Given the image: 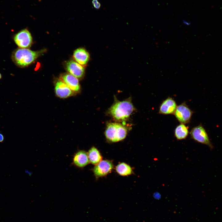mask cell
Returning <instances> with one entry per match:
<instances>
[{"mask_svg": "<svg viewBox=\"0 0 222 222\" xmlns=\"http://www.w3.org/2000/svg\"><path fill=\"white\" fill-rule=\"evenodd\" d=\"M130 99L116 101L109 109L108 113L115 120L124 122L135 110Z\"/></svg>", "mask_w": 222, "mask_h": 222, "instance_id": "obj_1", "label": "cell"}, {"mask_svg": "<svg viewBox=\"0 0 222 222\" xmlns=\"http://www.w3.org/2000/svg\"><path fill=\"white\" fill-rule=\"evenodd\" d=\"M43 52L42 50L34 51L27 48H19L13 51L11 58L13 62L17 66L25 67L35 61Z\"/></svg>", "mask_w": 222, "mask_h": 222, "instance_id": "obj_2", "label": "cell"}, {"mask_svg": "<svg viewBox=\"0 0 222 222\" xmlns=\"http://www.w3.org/2000/svg\"><path fill=\"white\" fill-rule=\"evenodd\" d=\"M128 130L125 124L111 122L107 125L105 135L108 141L116 142L125 139Z\"/></svg>", "mask_w": 222, "mask_h": 222, "instance_id": "obj_3", "label": "cell"}, {"mask_svg": "<svg viewBox=\"0 0 222 222\" xmlns=\"http://www.w3.org/2000/svg\"><path fill=\"white\" fill-rule=\"evenodd\" d=\"M190 135L191 138L195 141L207 146L211 149L213 148L208 134L201 124L193 127L191 130Z\"/></svg>", "mask_w": 222, "mask_h": 222, "instance_id": "obj_4", "label": "cell"}, {"mask_svg": "<svg viewBox=\"0 0 222 222\" xmlns=\"http://www.w3.org/2000/svg\"><path fill=\"white\" fill-rule=\"evenodd\" d=\"M114 168L113 161L104 159L94 165L92 171L95 178L97 179L107 176L112 172Z\"/></svg>", "mask_w": 222, "mask_h": 222, "instance_id": "obj_5", "label": "cell"}, {"mask_svg": "<svg viewBox=\"0 0 222 222\" xmlns=\"http://www.w3.org/2000/svg\"><path fill=\"white\" fill-rule=\"evenodd\" d=\"M193 113V112L184 102L177 106L174 114L180 123L185 124L190 122Z\"/></svg>", "mask_w": 222, "mask_h": 222, "instance_id": "obj_6", "label": "cell"}, {"mask_svg": "<svg viewBox=\"0 0 222 222\" xmlns=\"http://www.w3.org/2000/svg\"><path fill=\"white\" fill-rule=\"evenodd\" d=\"M15 44L19 48H27L32 43V37L27 29H24L16 34L13 37Z\"/></svg>", "mask_w": 222, "mask_h": 222, "instance_id": "obj_7", "label": "cell"}, {"mask_svg": "<svg viewBox=\"0 0 222 222\" xmlns=\"http://www.w3.org/2000/svg\"><path fill=\"white\" fill-rule=\"evenodd\" d=\"M89 163L87 152L83 150L77 151L74 154L72 164L79 168H83Z\"/></svg>", "mask_w": 222, "mask_h": 222, "instance_id": "obj_8", "label": "cell"}, {"mask_svg": "<svg viewBox=\"0 0 222 222\" xmlns=\"http://www.w3.org/2000/svg\"><path fill=\"white\" fill-rule=\"evenodd\" d=\"M60 80L64 83L74 93H78L80 89V85L77 78L69 73L61 75Z\"/></svg>", "mask_w": 222, "mask_h": 222, "instance_id": "obj_9", "label": "cell"}, {"mask_svg": "<svg viewBox=\"0 0 222 222\" xmlns=\"http://www.w3.org/2000/svg\"><path fill=\"white\" fill-rule=\"evenodd\" d=\"M177 106L175 101L171 97H169L161 104L158 113L164 115L174 114Z\"/></svg>", "mask_w": 222, "mask_h": 222, "instance_id": "obj_10", "label": "cell"}, {"mask_svg": "<svg viewBox=\"0 0 222 222\" xmlns=\"http://www.w3.org/2000/svg\"><path fill=\"white\" fill-rule=\"evenodd\" d=\"M55 92L57 97L62 99L67 98L74 93L67 85L60 80L55 83Z\"/></svg>", "mask_w": 222, "mask_h": 222, "instance_id": "obj_11", "label": "cell"}, {"mask_svg": "<svg viewBox=\"0 0 222 222\" xmlns=\"http://www.w3.org/2000/svg\"><path fill=\"white\" fill-rule=\"evenodd\" d=\"M66 69L69 74L78 78H82L84 73V68L79 63L71 60L66 64Z\"/></svg>", "mask_w": 222, "mask_h": 222, "instance_id": "obj_12", "label": "cell"}, {"mask_svg": "<svg viewBox=\"0 0 222 222\" xmlns=\"http://www.w3.org/2000/svg\"><path fill=\"white\" fill-rule=\"evenodd\" d=\"M73 57L77 62L82 66L86 65L89 59L88 53L82 48H78L74 51Z\"/></svg>", "mask_w": 222, "mask_h": 222, "instance_id": "obj_13", "label": "cell"}, {"mask_svg": "<svg viewBox=\"0 0 222 222\" xmlns=\"http://www.w3.org/2000/svg\"><path fill=\"white\" fill-rule=\"evenodd\" d=\"M89 163L96 165L103 159L102 156L99 150L95 147L92 146L87 152Z\"/></svg>", "mask_w": 222, "mask_h": 222, "instance_id": "obj_14", "label": "cell"}, {"mask_svg": "<svg viewBox=\"0 0 222 222\" xmlns=\"http://www.w3.org/2000/svg\"><path fill=\"white\" fill-rule=\"evenodd\" d=\"M114 169L116 172L121 176H126L134 174L133 168L128 164L124 162L118 163Z\"/></svg>", "mask_w": 222, "mask_h": 222, "instance_id": "obj_15", "label": "cell"}, {"mask_svg": "<svg viewBox=\"0 0 222 222\" xmlns=\"http://www.w3.org/2000/svg\"><path fill=\"white\" fill-rule=\"evenodd\" d=\"M188 134V127L183 123H180L177 125L174 131L175 136L178 140L185 139Z\"/></svg>", "mask_w": 222, "mask_h": 222, "instance_id": "obj_16", "label": "cell"}, {"mask_svg": "<svg viewBox=\"0 0 222 222\" xmlns=\"http://www.w3.org/2000/svg\"><path fill=\"white\" fill-rule=\"evenodd\" d=\"M94 7L97 9H99L101 6V4L98 2L97 3L93 5Z\"/></svg>", "mask_w": 222, "mask_h": 222, "instance_id": "obj_17", "label": "cell"}, {"mask_svg": "<svg viewBox=\"0 0 222 222\" xmlns=\"http://www.w3.org/2000/svg\"><path fill=\"white\" fill-rule=\"evenodd\" d=\"M4 138L3 135L1 133H0V142H2L4 140Z\"/></svg>", "mask_w": 222, "mask_h": 222, "instance_id": "obj_18", "label": "cell"}, {"mask_svg": "<svg viewBox=\"0 0 222 222\" xmlns=\"http://www.w3.org/2000/svg\"><path fill=\"white\" fill-rule=\"evenodd\" d=\"M183 23L185 25L188 26L190 25V22H188L187 21L183 20Z\"/></svg>", "mask_w": 222, "mask_h": 222, "instance_id": "obj_19", "label": "cell"}, {"mask_svg": "<svg viewBox=\"0 0 222 222\" xmlns=\"http://www.w3.org/2000/svg\"><path fill=\"white\" fill-rule=\"evenodd\" d=\"M98 2V1L97 0H93L92 3L93 4V5L97 3V2Z\"/></svg>", "mask_w": 222, "mask_h": 222, "instance_id": "obj_20", "label": "cell"}, {"mask_svg": "<svg viewBox=\"0 0 222 222\" xmlns=\"http://www.w3.org/2000/svg\"><path fill=\"white\" fill-rule=\"evenodd\" d=\"M2 75L1 73H0V80L2 79Z\"/></svg>", "mask_w": 222, "mask_h": 222, "instance_id": "obj_21", "label": "cell"}]
</instances>
